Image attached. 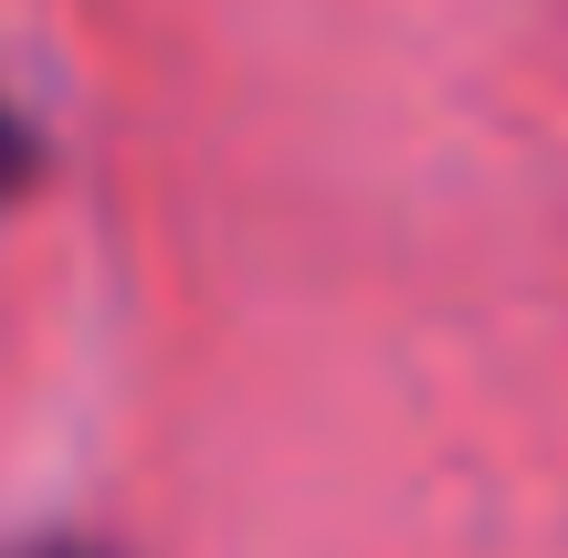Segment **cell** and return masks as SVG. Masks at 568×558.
I'll return each mask as SVG.
<instances>
[{
    "mask_svg": "<svg viewBox=\"0 0 568 558\" xmlns=\"http://www.w3.org/2000/svg\"><path fill=\"white\" fill-rule=\"evenodd\" d=\"M21 190H42V138H32V116L0 95V211H11Z\"/></svg>",
    "mask_w": 568,
    "mask_h": 558,
    "instance_id": "1",
    "label": "cell"
},
{
    "mask_svg": "<svg viewBox=\"0 0 568 558\" xmlns=\"http://www.w3.org/2000/svg\"><path fill=\"white\" fill-rule=\"evenodd\" d=\"M0 558H105L95 538H21V548H0Z\"/></svg>",
    "mask_w": 568,
    "mask_h": 558,
    "instance_id": "2",
    "label": "cell"
}]
</instances>
